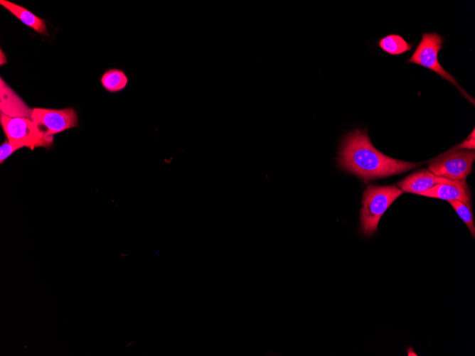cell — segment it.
<instances>
[{
  "label": "cell",
  "mask_w": 475,
  "mask_h": 356,
  "mask_svg": "<svg viewBox=\"0 0 475 356\" xmlns=\"http://www.w3.org/2000/svg\"><path fill=\"white\" fill-rule=\"evenodd\" d=\"M31 109L23 100L0 78V112L9 117L31 118Z\"/></svg>",
  "instance_id": "obj_8"
},
{
  "label": "cell",
  "mask_w": 475,
  "mask_h": 356,
  "mask_svg": "<svg viewBox=\"0 0 475 356\" xmlns=\"http://www.w3.org/2000/svg\"><path fill=\"white\" fill-rule=\"evenodd\" d=\"M378 45L385 53L392 55H401L412 50V44L406 41L401 36L390 34L378 42Z\"/></svg>",
  "instance_id": "obj_12"
},
{
  "label": "cell",
  "mask_w": 475,
  "mask_h": 356,
  "mask_svg": "<svg viewBox=\"0 0 475 356\" xmlns=\"http://www.w3.org/2000/svg\"><path fill=\"white\" fill-rule=\"evenodd\" d=\"M0 123L6 139L23 148L48 149L53 144V137L45 136L30 118L9 117L0 113Z\"/></svg>",
  "instance_id": "obj_3"
},
{
  "label": "cell",
  "mask_w": 475,
  "mask_h": 356,
  "mask_svg": "<svg viewBox=\"0 0 475 356\" xmlns=\"http://www.w3.org/2000/svg\"><path fill=\"white\" fill-rule=\"evenodd\" d=\"M100 82L106 91L116 93L124 90L127 87L129 78L123 70L110 68L102 74Z\"/></svg>",
  "instance_id": "obj_11"
},
{
  "label": "cell",
  "mask_w": 475,
  "mask_h": 356,
  "mask_svg": "<svg viewBox=\"0 0 475 356\" xmlns=\"http://www.w3.org/2000/svg\"><path fill=\"white\" fill-rule=\"evenodd\" d=\"M444 38L437 33H424L421 41L407 63H414L438 74L456 86L464 96L468 95L456 80L447 72L438 60V53L443 48Z\"/></svg>",
  "instance_id": "obj_4"
},
{
  "label": "cell",
  "mask_w": 475,
  "mask_h": 356,
  "mask_svg": "<svg viewBox=\"0 0 475 356\" xmlns=\"http://www.w3.org/2000/svg\"><path fill=\"white\" fill-rule=\"evenodd\" d=\"M449 203L455 210L458 215L468 227L471 235L474 237L475 227L471 207L459 200H449Z\"/></svg>",
  "instance_id": "obj_13"
},
{
  "label": "cell",
  "mask_w": 475,
  "mask_h": 356,
  "mask_svg": "<svg viewBox=\"0 0 475 356\" xmlns=\"http://www.w3.org/2000/svg\"><path fill=\"white\" fill-rule=\"evenodd\" d=\"M0 4L19 19L23 24L33 28L36 32L48 36L46 22L26 8L7 0H1Z\"/></svg>",
  "instance_id": "obj_10"
},
{
  "label": "cell",
  "mask_w": 475,
  "mask_h": 356,
  "mask_svg": "<svg viewBox=\"0 0 475 356\" xmlns=\"http://www.w3.org/2000/svg\"><path fill=\"white\" fill-rule=\"evenodd\" d=\"M474 149V129L472 131V133L469 136V137L464 140L461 144L457 146L455 150L459 149Z\"/></svg>",
  "instance_id": "obj_15"
},
{
  "label": "cell",
  "mask_w": 475,
  "mask_h": 356,
  "mask_svg": "<svg viewBox=\"0 0 475 356\" xmlns=\"http://www.w3.org/2000/svg\"><path fill=\"white\" fill-rule=\"evenodd\" d=\"M0 53H0V59H1L0 60V64H1V65H3L7 63L6 57L5 54L4 53L1 48Z\"/></svg>",
  "instance_id": "obj_16"
},
{
  "label": "cell",
  "mask_w": 475,
  "mask_h": 356,
  "mask_svg": "<svg viewBox=\"0 0 475 356\" xmlns=\"http://www.w3.org/2000/svg\"><path fill=\"white\" fill-rule=\"evenodd\" d=\"M418 195L448 201L459 200L471 207V193L466 182L452 180L437 184Z\"/></svg>",
  "instance_id": "obj_7"
},
{
  "label": "cell",
  "mask_w": 475,
  "mask_h": 356,
  "mask_svg": "<svg viewBox=\"0 0 475 356\" xmlns=\"http://www.w3.org/2000/svg\"><path fill=\"white\" fill-rule=\"evenodd\" d=\"M474 158V151H452L430 163L429 169L437 176L465 182L466 178L471 172Z\"/></svg>",
  "instance_id": "obj_5"
},
{
  "label": "cell",
  "mask_w": 475,
  "mask_h": 356,
  "mask_svg": "<svg viewBox=\"0 0 475 356\" xmlns=\"http://www.w3.org/2000/svg\"><path fill=\"white\" fill-rule=\"evenodd\" d=\"M338 163L342 168L365 181L400 174L420 164L383 154L373 146L366 132L359 129L349 133L344 139Z\"/></svg>",
  "instance_id": "obj_1"
},
{
  "label": "cell",
  "mask_w": 475,
  "mask_h": 356,
  "mask_svg": "<svg viewBox=\"0 0 475 356\" xmlns=\"http://www.w3.org/2000/svg\"><path fill=\"white\" fill-rule=\"evenodd\" d=\"M402 193L395 185L366 187L361 209V230L365 235H370L378 230L383 213Z\"/></svg>",
  "instance_id": "obj_2"
},
{
  "label": "cell",
  "mask_w": 475,
  "mask_h": 356,
  "mask_svg": "<svg viewBox=\"0 0 475 356\" xmlns=\"http://www.w3.org/2000/svg\"><path fill=\"white\" fill-rule=\"evenodd\" d=\"M23 148L21 146L13 144L8 139L4 141L0 147V162L2 163L8 157L15 151Z\"/></svg>",
  "instance_id": "obj_14"
},
{
  "label": "cell",
  "mask_w": 475,
  "mask_h": 356,
  "mask_svg": "<svg viewBox=\"0 0 475 356\" xmlns=\"http://www.w3.org/2000/svg\"><path fill=\"white\" fill-rule=\"evenodd\" d=\"M447 178L437 176L426 169L417 171L400 181L397 185L403 192L419 194L434 185L451 182Z\"/></svg>",
  "instance_id": "obj_9"
},
{
  "label": "cell",
  "mask_w": 475,
  "mask_h": 356,
  "mask_svg": "<svg viewBox=\"0 0 475 356\" xmlns=\"http://www.w3.org/2000/svg\"><path fill=\"white\" fill-rule=\"evenodd\" d=\"M48 137L78 125V114L70 107L53 109L33 108L30 118Z\"/></svg>",
  "instance_id": "obj_6"
}]
</instances>
